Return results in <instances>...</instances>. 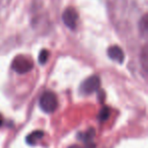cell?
Masks as SVG:
<instances>
[{
  "mask_svg": "<svg viewBox=\"0 0 148 148\" xmlns=\"http://www.w3.org/2000/svg\"><path fill=\"white\" fill-rule=\"evenodd\" d=\"M40 107L45 113L52 114L58 108V99L57 95L53 91H46L42 95L40 99Z\"/></svg>",
  "mask_w": 148,
  "mask_h": 148,
  "instance_id": "6da1fadb",
  "label": "cell"
},
{
  "mask_svg": "<svg viewBox=\"0 0 148 148\" xmlns=\"http://www.w3.org/2000/svg\"><path fill=\"white\" fill-rule=\"evenodd\" d=\"M12 69L19 74H25L29 72L34 68V63L29 58L25 56H17L12 61Z\"/></svg>",
  "mask_w": 148,
  "mask_h": 148,
  "instance_id": "7a4b0ae2",
  "label": "cell"
},
{
  "mask_svg": "<svg viewBox=\"0 0 148 148\" xmlns=\"http://www.w3.org/2000/svg\"><path fill=\"white\" fill-rule=\"evenodd\" d=\"M101 86V79L97 75H92V76L86 78L82 82L80 86V91L83 95H91V93L95 92Z\"/></svg>",
  "mask_w": 148,
  "mask_h": 148,
  "instance_id": "3957f363",
  "label": "cell"
},
{
  "mask_svg": "<svg viewBox=\"0 0 148 148\" xmlns=\"http://www.w3.org/2000/svg\"><path fill=\"white\" fill-rule=\"evenodd\" d=\"M62 19H63L64 25L68 29H74L76 27L77 21H78V13H77L76 9H74L73 7L66 8L62 14Z\"/></svg>",
  "mask_w": 148,
  "mask_h": 148,
  "instance_id": "277c9868",
  "label": "cell"
},
{
  "mask_svg": "<svg viewBox=\"0 0 148 148\" xmlns=\"http://www.w3.org/2000/svg\"><path fill=\"white\" fill-rule=\"evenodd\" d=\"M108 56L110 57V59L113 60L115 62L122 64L125 60V55H124L122 49L119 46H112L108 49Z\"/></svg>",
  "mask_w": 148,
  "mask_h": 148,
  "instance_id": "5b68a950",
  "label": "cell"
},
{
  "mask_svg": "<svg viewBox=\"0 0 148 148\" xmlns=\"http://www.w3.org/2000/svg\"><path fill=\"white\" fill-rule=\"evenodd\" d=\"M43 137H44V132L40 131V130L34 131L27 137V142L29 145H35V144H37Z\"/></svg>",
  "mask_w": 148,
  "mask_h": 148,
  "instance_id": "8992f818",
  "label": "cell"
},
{
  "mask_svg": "<svg viewBox=\"0 0 148 148\" xmlns=\"http://www.w3.org/2000/svg\"><path fill=\"white\" fill-rule=\"evenodd\" d=\"M140 61H141L142 67H143L144 71L147 72L148 70V49L147 45H145L142 49L141 55H140Z\"/></svg>",
  "mask_w": 148,
  "mask_h": 148,
  "instance_id": "52a82bcc",
  "label": "cell"
},
{
  "mask_svg": "<svg viewBox=\"0 0 148 148\" xmlns=\"http://www.w3.org/2000/svg\"><path fill=\"white\" fill-rule=\"evenodd\" d=\"M139 31L140 34H142V36L145 37L147 35L148 32V17L147 14H144L141 17V19L139 21Z\"/></svg>",
  "mask_w": 148,
  "mask_h": 148,
  "instance_id": "ba28073f",
  "label": "cell"
},
{
  "mask_svg": "<svg viewBox=\"0 0 148 148\" xmlns=\"http://www.w3.org/2000/svg\"><path fill=\"white\" fill-rule=\"evenodd\" d=\"M93 137H95V131H93V129L88 130V131L85 132V133H82L79 135L80 140H82V141H84V142H90Z\"/></svg>",
  "mask_w": 148,
  "mask_h": 148,
  "instance_id": "9c48e42d",
  "label": "cell"
},
{
  "mask_svg": "<svg viewBox=\"0 0 148 148\" xmlns=\"http://www.w3.org/2000/svg\"><path fill=\"white\" fill-rule=\"evenodd\" d=\"M48 58H49V52H48L47 50H42L39 55V63L41 64V65L46 64L48 61Z\"/></svg>",
  "mask_w": 148,
  "mask_h": 148,
  "instance_id": "30bf717a",
  "label": "cell"
},
{
  "mask_svg": "<svg viewBox=\"0 0 148 148\" xmlns=\"http://www.w3.org/2000/svg\"><path fill=\"white\" fill-rule=\"evenodd\" d=\"M110 116V110L109 108H103V109H101V111L99 112V119L101 120V121H106V120L109 118Z\"/></svg>",
  "mask_w": 148,
  "mask_h": 148,
  "instance_id": "8fae6325",
  "label": "cell"
},
{
  "mask_svg": "<svg viewBox=\"0 0 148 148\" xmlns=\"http://www.w3.org/2000/svg\"><path fill=\"white\" fill-rule=\"evenodd\" d=\"M2 124H3V117H2V115L0 114V127L2 126Z\"/></svg>",
  "mask_w": 148,
  "mask_h": 148,
  "instance_id": "7c38bea8",
  "label": "cell"
}]
</instances>
